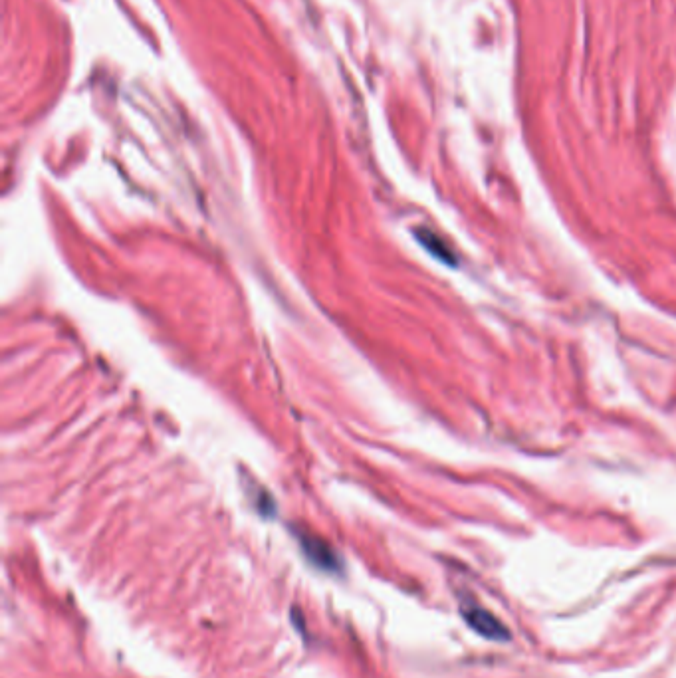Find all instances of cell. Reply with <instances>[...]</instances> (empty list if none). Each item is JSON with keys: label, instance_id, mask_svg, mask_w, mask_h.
Masks as SVG:
<instances>
[{"label": "cell", "instance_id": "1", "mask_svg": "<svg viewBox=\"0 0 676 678\" xmlns=\"http://www.w3.org/2000/svg\"><path fill=\"white\" fill-rule=\"evenodd\" d=\"M464 621L470 625V629H474L478 635L490 639V641H508V629L486 609L470 605L468 609H462Z\"/></svg>", "mask_w": 676, "mask_h": 678}, {"label": "cell", "instance_id": "2", "mask_svg": "<svg viewBox=\"0 0 676 678\" xmlns=\"http://www.w3.org/2000/svg\"><path fill=\"white\" fill-rule=\"evenodd\" d=\"M300 544L306 552V556L310 558V562L326 571H338L341 564H339L338 554L320 538H308V536H300Z\"/></svg>", "mask_w": 676, "mask_h": 678}, {"label": "cell", "instance_id": "3", "mask_svg": "<svg viewBox=\"0 0 676 678\" xmlns=\"http://www.w3.org/2000/svg\"><path fill=\"white\" fill-rule=\"evenodd\" d=\"M419 240H421V244L427 248V250H431L439 260H443V262H449V264H452L454 262V258H452L451 252L447 250V246L435 236V234H431V232H427V230H423V232H419Z\"/></svg>", "mask_w": 676, "mask_h": 678}]
</instances>
